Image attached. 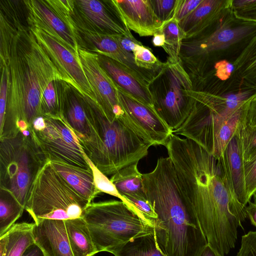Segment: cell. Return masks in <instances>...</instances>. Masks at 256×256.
<instances>
[{
    "label": "cell",
    "instance_id": "obj_1",
    "mask_svg": "<svg viewBox=\"0 0 256 256\" xmlns=\"http://www.w3.org/2000/svg\"><path fill=\"white\" fill-rule=\"evenodd\" d=\"M165 147L180 192L192 208L208 244L222 256L234 248L237 228L247 217L218 159L194 142L172 134Z\"/></svg>",
    "mask_w": 256,
    "mask_h": 256
},
{
    "label": "cell",
    "instance_id": "obj_2",
    "mask_svg": "<svg viewBox=\"0 0 256 256\" xmlns=\"http://www.w3.org/2000/svg\"><path fill=\"white\" fill-rule=\"evenodd\" d=\"M1 38V66L8 81L6 114L0 126L2 138L17 134L19 121L30 127L36 118L42 116L46 88L51 82L64 80L29 28L18 24Z\"/></svg>",
    "mask_w": 256,
    "mask_h": 256
},
{
    "label": "cell",
    "instance_id": "obj_3",
    "mask_svg": "<svg viewBox=\"0 0 256 256\" xmlns=\"http://www.w3.org/2000/svg\"><path fill=\"white\" fill-rule=\"evenodd\" d=\"M144 190L157 218L154 229L167 256H199L208 244L196 214L180 192L173 164L160 157L154 168L142 174Z\"/></svg>",
    "mask_w": 256,
    "mask_h": 256
},
{
    "label": "cell",
    "instance_id": "obj_4",
    "mask_svg": "<svg viewBox=\"0 0 256 256\" xmlns=\"http://www.w3.org/2000/svg\"><path fill=\"white\" fill-rule=\"evenodd\" d=\"M86 104L94 138L84 153L104 174L113 175L148 155L152 145L121 118L110 120L92 102Z\"/></svg>",
    "mask_w": 256,
    "mask_h": 256
},
{
    "label": "cell",
    "instance_id": "obj_5",
    "mask_svg": "<svg viewBox=\"0 0 256 256\" xmlns=\"http://www.w3.org/2000/svg\"><path fill=\"white\" fill-rule=\"evenodd\" d=\"M48 160L40 170L30 188L25 210L34 222L82 217L88 205Z\"/></svg>",
    "mask_w": 256,
    "mask_h": 256
},
{
    "label": "cell",
    "instance_id": "obj_6",
    "mask_svg": "<svg viewBox=\"0 0 256 256\" xmlns=\"http://www.w3.org/2000/svg\"><path fill=\"white\" fill-rule=\"evenodd\" d=\"M256 34V22L237 18L232 10L203 34L183 40L180 56L190 78H200L218 54L248 42Z\"/></svg>",
    "mask_w": 256,
    "mask_h": 256
},
{
    "label": "cell",
    "instance_id": "obj_7",
    "mask_svg": "<svg viewBox=\"0 0 256 256\" xmlns=\"http://www.w3.org/2000/svg\"><path fill=\"white\" fill-rule=\"evenodd\" d=\"M30 132L0 138V188L11 192L24 209L30 186L48 160Z\"/></svg>",
    "mask_w": 256,
    "mask_h": 256
},
{
    "label": "cell",
    "instance_id": "obj_8",
    "mask_svg": "<svg viewBox=\"0 0 256 256\" xmlns=\"http://www.w3.org/2000/svg\"><path fill=\"white\" fill-rule=\"evenodd\" d=\"M82 218L98 252H110L132 238L154 232L121 200L92 202Z\"/></svg>",
    "mask_w": 256,
    "mask_h": 256
},
{
    "label": "cell",
    "instance_id": "obj_9",
    "mask_svg": "<svg viewBox=\"0 0 256 256\" xmlns=\"http://www.w3.org/2000/svg\"><path fill=\"white\" fill-rule=\"evenodd\" d=\"M194 88L180 58H167L149 86L154 111L172 132L182 124L194 107Z\"/></svg>",
    "mask_w": 256,
    "mask_h": 256
},
{
    "label": "cell",
    "instance_id": "obj_10",
    "mask_svg": "<svg viewBox=\"0 0 256 256\" xmlns=\"http://www.w3.org/2000/svg\"><path fill=\"white\" fill-rule=\"evenodd\" d=\"M45 126L39 130L30 129L46 158L52 162H61L86 170L90 166L84 152L62 114L43 116Z\"/></svg>",
    "mask_w": 256,
    "mask_h": 256
},
{
    "label": "cell",
    "instance_id": "obj_11",
    "mask_svg": "<svg viewBox=\"0 0 256 256\" xmlns=\"http://www.w3.org/2000/svg\"><path fill=\"white\" fill-rule=\"evenodd\" d=\"M118 89L120 104L124 110L120 118L152 146H165L172 130L154 110L118 87Z\"/></svg>",
    "mask_w": 256,
    "mask_h": 256
},
{
    "label": "cell",
    "instance_id": "obj_12",
    "mask_svg": "<svg viewBox=\"0 0 256 256\" xmlns=\"http://www.w3.org/2000/svg\"><path fill=\"white\" fill-rule=\"evenodd\" d=\"M28 28L60 72L64 82L72 86L83 98L96 104L94 92L85 75L80 58L45 32L33 26Z\"/></svg>",
    "mask_w": 256,
    "mask_h": 256
},
{
    "label": "cell",
    "instance_id": "obj_13",
    "mask_svg": "<svg viewBox=\"0 0 256 256\" xmlns=\"http://www.w3.org/2000/svg\"><path fill=\"white\" fill-rule=\"evenodd\" d=\"M79 58L92 89L96 104L110 120L120 117L123 110L120 104L118 87L100 64L99 54L79 48Z\"/></svg>",
    "mask_w": 256,
    "mask_h": 256
},
{
    "label": "cell",
    "instance_id": "obj_14",
    "mask_svg": "<svg viewBox=\"0 0 256 256\" xmlns=\"http://www.w3.org/2000/svg\"><path fill=\"white\" fill-rule=\"evenodd\" d=\"M30 26L38 28L54 38L79 58L76 38L43 0H24Z\"/></svg>",
    "mask_w": 256,
    "mask_h": 256
},
{
    "label": "cell",
    "instance_id": "obj_15",
    "mask_svg": "<svg viewBox=\"0 0 256 256\" xmlns=\"http://www.w3.org/2000/svg\"><path fill=\"white\" fill-rule=\"evenodd\" d=\"M110 2L126 27L140 36H154L164 24L156 16L150 0Z\"/></svg>",
    "mask_w": 256,
    "mask_h": 256
},
{
    "label": "cell",
    "instance_id": "obj_16",
    "mask_svg": "<svg viewBox=\"0 0 256 256\" xmlns=\"http://www.w3.org/2000/svg\"><path fill=\"white\" fill-rule=\"evenodd\" d=\"M232 0H202L179 22L185 34L184 40L198 37L214 27L232 10Z\"/></svg>",
    "mask_w": 256,
    "mask_h": 256
},
{
    "label": "cell",
    "instance_id": "obj_17",
    "mask_svg": "<svg viewBox=\"0 0 256 256\" xmlns=\"http://www.w3.org/2000/svg\"><path fill=\"white\" fill-rule=\"evenodd\" d=\"M34 223V242L46 256H74L64 220L44 219Z\"/></svg>",
    "mask_w": 256,
    "mask_h": 256
},
{
    "label": "cell",
    "instance_id": "obj_18",
    "mask_svg": "<svg viewBox=\"0 0 256 256\" xmlns=\"http://www.w3.org/2000/svg\"><path fill=\"white\" fill-rule=\"evenodd\" d=\"M218 160L234 193L239 202L246 208L249 201L246 195L241 144L236 131Z\"/></svg>",
    "mask_w": 256,
    "mask_h": 256
},
{
    "label": "cell",
    "instance_id": "obj_19",
    "mask_svg": "<svg viewBox=\"0 0 256 256\" xmlns=\"http://www.w3.org/2000/svg\"><path fill=\"white\" fill-rule=\"evenodd\" d=\"M99 58L101 66L119 88L154 111L148 85L118 62L100 54Z\"/></svg>",
    "mask_w": 256,
    "mask_h": 256
},
{
    "label": "cell",
    "instance_id": "obj_20",
    "mask_svg": "<svg viewBox=\"0 0 256 256\" xmlns=\"http://www.w3.org/2000/svg\"><path fill=\"white\" fill-rule=\"evenodd\" d=\"M75 2L85 18L97 26L100 32L112 35L132 34L114 8V11L110 12L102 2L97 0Z\"/></svg>",
    "mask_w": 256,
    "mask_h": 256
},
{
    "label": "cell",
    "instance_id": "obj_21",
    "mask_svg": "<svg viewBox=\"0 0 256 256\" xmlns=\"http://www.w3.org/2000/svg\"><path fill=\"white\" fill-rule=\"evenodd\" d=\"M62 114L84 152L92 144L94 132L86 103L72 96L64 100Z\"/></svg>",
    "mask_w": 256,
    "mask_h": 256
},
{
    "label": "cell",
    "instance_id": "obj_22",
    "mask_svg": "<svg viewBox=\"0 0 256 256\" xmlns=\"http://www.w3.org/2000/svg\"><path fill=\"white\" fill-rule=\"evenodd\" d=\"M55 169L68 184L90 204L100 194L94 180L92 170H86L61 162H52Z\"/></svg>",
    "mask_w": 256,
    "mask_h": 256
},
{
    "label": "cell",
    "instance_id": "obj_23",
    "mask_svg": "<svg viewBox=\"0 0 256 256\" xmlns=\"http://www.w3.org/2000/svg\"><path fill=\"white\" fill-rule=\"evenodd\" d=\"M232 64V76L240 87L256 90V34L246 42Z\"/></svg>",
    "mask_w": 256,
    "mask_h": 256
},
{
    "label": "cell",
    "instance_id": "obj_24",
    "mask_svg": "<svg viewBox=\"0 0 256 256\" xmlns=\"http://www.w3.org/2000/svg\"><path fill=\"white\" fill-rule=\"evenodd\" d=\"M64 222L74 256H94L99 252L82 217L67 220Z\"/></svg>",
    "mask_w": 256,
    "mask_h": 256
},
{
    "label": "cell",
    "instance_id": "obj_25",
    "mask_svg": "<svg viewBox=\"0 0 256 256\" xmlns=\"http://www.w3.org/2000/svg\"><path fill=\"white\" fill-rule=\"evenodd\" d=\"M138 162L126 166L112 176L110 178L120 194L124 198H146L142 182V174L139 171Z\"/></svg>",
    "mask_w": 256,
    "mask_h": 256
},
{
    "label": "cell",
    "instance_id": "obj_26",
    "mask_svg": "<svg viewBox=\"0 0 256 256\" xmlns=\"http://www.w3.org/2000/svg\"><path fill=\"white\" fill-rule=\"evenodd\" d=\"M250 99L233 112L216 134L209 152L215 158L218 159L221 156L227 144L235 134L239 124L245 118Z\"/></svg>",
    "mask_w": 256,
    "mask_h": 256
},
{
    "label": "cell",
    "instance_id": "obj_27",
    "mask_svg": "<svg viewBox=\"0 0 256 256\" xmlns=\"http://www.w3.org/2000/svg\"><path fill=\"white\" fill-rule=\"evenodd\" d=\"M154 232L132 238L110 252L114 256H167L158 245Z\"/></svg>",
    "mask_w": 256,
    "mask_h": 256
},
{
    "label": "cell",
    "instance_id": "obj_28",
    "mask_svg": "<svg viewBox=\"0 0 256 256\" xmlns=\"http://www.w3.org/2000/svg\"><path fill=\"white\" fill-rule=\"evenodd\" d=\"M35 223L22 222L15 224L6 232V256H22L30 245L34 243L33 229Z\"/></svg>",
    "mask_w": 256,
    "mask_h": 256
},
{
    "label": "cell",
    "instance_id": "obj_29",
    "mask_svg": "<svg viewBox=\"0 0 256 256\" xmlns=\"http://www.w3.org/2000/svg\"><path fill=\"white\" fill-rule=\"evenodd\" d=\"M24 210L11 192L0 188V236L15 224Z\"/></svg>",
    "mask_w": 256,
    "mask_h": 256
},
{
    "label": "cell",
    "instance_id": "obj_30",
    "mask_svg": "<svg viewBox=\"0 0 256 256\" xmlns=\"http://www.w3.org/2000/svg\"><path fill=\"white\" fill-rule=\"evenodd\" d=\"M164 36L165 44L162 48L168 54L167 58L177 60L180 58V52L185 34L179 22L174 18L165 22L160 31Z\"/></svg>",
    "mask_w": 256,
    "mask_h": 256
},
{
    "label": "cell",
    "instance_id": "obj_31",
    "mask_svg": "<svg viewBox=\"0 0 256 256\" xmlns=\"http://www.w3.org/2000/svg\"><path fill=\"white\" fill-rule=\"evenodd\" d=\"M236 132L240 140L244 163L256 158V127L246 124L244 118L239 124Z\"/></svg>",
    "mask_w": 256,
    "mask_h": 256
},
{
    "label": "cell",
    "instance_id": "obj_32",
    "mask_svg": "<svg viewBox=\"0 0 256 256\" xmlns=\"http://www.w3.org/2000/svg\"><path fill=\"white\" fill-rule=\"evenodd\" d=\"M44 2L68 26L73 34L78 36V26L72 18L74 1L46 0Z\"/></svg>",
    "mask_w": 256,
    "mask_h": 256
},
{
    "label": "cell",
    "instance_id": "obj_33",
    "mask_svg": "<svg viewBox=\"0 0 256 256\" xmlns=\"http://www.w3.org/2000/svg\"><path fill=\"white\" fill-rule=\"evenodd\" d=\"M132 54L139 68L155 74H157L164 64V62L158 60L149 48L142 44L136 46Z\"/></svg>",
    "mask_w": 256,
    "mask_h": 256
},
{
    "label": "cell",
    "instance_id": "obj_34",
    "mask_svg": "<svg viewBox=\"0 0 256 256\" xmlns=\"http://www.w3.org/2000/svg\"><path fill=\"white\" fill-rule=\"evenodd\" d=\"M84 157L90 166L92 172L95 186L100 192H104L115 196L124 202V198L120 194L110 179H108L106 175L96 167L86 154H84Z\"/></svg>",
    "mask_w": 256,
    "mask_h": 256
},
{
    "label": "cell",
    "instance_id": "obj_35",
    "mask_svg": "<svg viewBox=\"0 0 256 256\" xmlns=\"http://www.w3.org/2000/svg\"><path fill=\"white\" fill-rule=\"evenodd\" d=\"M153 10L162 23L174 17L178 0H150Z\"/></svg>",
    "mask_w": 256,
    "mask_h": 256
},
{
    "label": "cell",
    "instance_id": "obj_36",
    "mask_svg": "<svg viewBox=\"0 0 256 256\" xmlns=\"http://www.w3.org/2000/svg\"><path fill=\"white\" fill-rule=\"evenodd\" d=\"M244 169L246 195L250 201L256 192V158L244 163Z\"/></svg>",
    "mask_w": 256,
    "mask_h": 256
},
{
    "label": "cell",
    "instance_id": "obj_37",
    "mask_svg": "<svg viewBox=\"0 0 256 256\" xmlns=\"http://www.w3.org/2000/svg\"><path fill=\"white\" fill-rule=\"evenodd\" d=\"M236 256H256V231H250L242 236Z\"/></svg>",
    "mask_w": 256,
    "mask_h": 256
},
{
    "label": "cell",
    "instance_id": "obj_38",
    "mask_svg": "<svg viewBox=\"0 0 256 256\" xmlns=\"http://www.w3.org/2000/svg\"><path fill=\"white\" fill-rule=\"evenodd\" d=\"M202 0H178L174 18L178 22L188 16Z\"/></svg>",
    "mask_w": 256,
    "mask_h": 256
},
{
    "label": "cell",
    "instance_id": "obj_39",
    "mask_svg": "<svg viewBox=\"0 0 256 256\" xmlns=\"http://www.w3.org/2000/svg\"><path fill=\"white\" fill-rule=\"evenodd\" d=\"M2 76L0 88V126L2 124L6 114L8 92V81L6 70L1 66Z\"/></svg>",
    "mask_w": 256,
    "mask_h": 256
},
{
    "label": "cell",
    "instance_id": "obj_40",
    "mask_svg": "<svg viewBox=\"0 0 256 256\" xmlns=\"http://www.w3.org/2000/svg\"><path fill=\"white\" fill-rule=\"evenodd\" d=\"M214 75L220 80H226L233 74L234 67L232 63L222 60L217 62L214 66Z\"/></svg>",
    "mask_w": 256,
    "mask_h": 256
},
{
    "label": "cell",
    "instance_id": "obj_41",
    "mask_svg": "<svg viewBox=\"0 0 256 256\" xmlns=\"http://www.w3.org/2000/svg\"><path fill=\"white\" fill-rule=\"evenodd\" d=\"M116 39L120 46L125 50L132 53L138 44L142 43L136 40L132 34L130 35H117Z\"/></svg>",
    "mask_w": 256,
    "mask_h": 256
},
{
    "label": "cell",
    "instance_id": "obj_42",
    "mask_svg": "<svg viewBox=\"0 0 256 256\" xmlns=\"http://www.w3.org/2000/svg\"><path fill=\"white\" fill-rule=\"evenodd\" d=\"M232 12L238 18L256 22V2L247 8L238 11L232 10Z\"/></svg>",
    "mask_w": 256,
    "mask_h": 256
},
{
    "label": "cell",
    "instance_id": "obj_43",
    "mask_svg": "<svg viewBox=\"0 0 256 256\" xmlns=\"http://www.w3.org/2000/svg\"><path fill=\"white\" fill-rule=\"evenodd\" d=\"M245 122L250 126L256 127V94L249 101Z\"/></svg>",
    "mask_w": 256,
    "mask_h": 256
},
{
    "label": "cell",
    "instance_id": "obj_44",
    "mask_svg": "<svg viewBox=\"0 0 256 256\" xmlns=\"http://www.w3.org/2000/svg\"><path fill=\"white\" fill-rule=\"evenodd\" d=\"M22 256H46L41 248L35 242L30 245Z\"/></svg>",
    "mask_w": 256,
    "mask_h": 256
},
{
    "label": "cell",
    "instance_id": "obj_45",
    "mask_svg": "<svg viewBox=\"0 0 256 256\" xmlns=\"http://www.w3.org/2000/svg\"><path fill=\"white\" fill-rule=\"evenodd\" d=\"M248 204V206L246 207L247 216L250 220L251 223L256 226V204L250 200Z\"/></svg>",
    "mask_w": 256,
    "mask_h": 256
},
{
    "label": "cell",
    "instance_id": "obj_46",
    "mask_svg": "<svg viewBox=\"0 0 256 256\" xmlns=\"http://www.w3.org/2000/svg\"><path fill=\"white\" fill-rule=\"evenodd\" d=\"M8 236L4 234L0 236V256H7Z\"/></svg>",
    "mask_w": 256,
    "mask_h": 256
},
{
    "label": "cell",
    "instance_id": "obj_47",
    "mask_svg": "<svg viewBox=\"0 0 256 256\" xmlns=\"http://www.w3.org/2000/svg\"><path fill=\"white\" fill-rule=\"evenodd\" d=\"M152 42L155 46L163 47L165 44L164 35L160 32L155 34L152 38Z\"/></svg>",
    "mask_w": 256,
    "mask_h": 256
},
{
    "label": "cell",
    "instance_id": "obj_48",
    "mask_svg": "<svg viewBox=\"0 0 256 256\" xmlns=\"http://www.w3.org/2000/svg\"><path fill=\"white\" fill-rule=\"evenodd\" d=\"M199 256H222L214 250L209 244L204 248Z\"/></svg>",
    "mask_w": 256,
    "mask_h": 256
},
{
    "label": "cell",
    "instance_id": "obj_49",
    "mask_svg": "<svg viewBox=\"0 0 256 256\" xmlns=\"http://www.w3.org/2000/svg\"><path fill=\"white\" fill-rule=\"evenodd\" d=\"M254 198V202L256 204V192L252 196Z\"/></svg>",
    "mask_w": 256,
    "mask_h": 256
}]
</instances>
